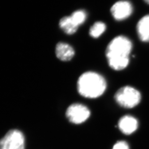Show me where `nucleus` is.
Masks as SVG:
<instances>
[{
	"instance_id": "obj_1",
	"label": "nucleus",
	"mask_w": 149,
	"mask_h": 149,
	"mask_svg": "<svg viewBox=\"0 0 149 149\" xmlns=\"http://www.w3.org/2000/svg\"><path fill=\"white\" fill-rule=\"evenodd\" d=\"M132 49V42L127 37L123 36L115 37L109 44L106 50L109 67L116 71L125 69L129 64Z\"/></svg>"
},
{
	"instance_id": "obj_6",
	"label": "nucleus",
	"mask_w": 149,
	"mask_h": 149,
	"mask_svg": "<svg viewBox=\"0 0 149 149\" xmlns=\"http://www.w3.org/2000/svg\"><path fill=\"white\" fill-rule=\"evenodd\" d=\"M111 11L116 20H123L130 16L133 12V7L129 1H120L113 4Z\"/></svg>"
},
{
	"instance_id": "obj_9",
	"label": "nucleus",
	"mask_w": 149,
	"mask_h": 149,
	"mask_svg": "<svg viewBox=\"0 0 149 149\" xmlns=\"http://www.w3.org/2000/svg\"><path fill=\"white\" fill-rule=\"evenodd\" d=\"M137 32L142 41L149 42V15L141 19L137 25Z\"/></svg>"
},
{
	"instance_id": "obj_10",
	"label": "nucleus",
	"mask_w": 149,
	"mask_h": 149,
	"mask_svg": "<svg viewBox=\"0 0 149 149\" xmlns=\"http://www.w3.org/2000/svg\"><path fill=\"white\" fill-rule=\"evenodd\" d=\"M60 27L68 35H73L77 30L79 26L73 21L70 16H67L61 19Z\"/></svg>"
},
{
	"instance_id": "obj_14",
	"label": "nucleus",
	"mask_w": 149,
	"mask_h": 149,
	"mask_svg": "<svg viewBox=\"0 0 149 149\" xmlns=\"http://www.w3.org/2000/svg\"><path fill=\"white\" fill-rule=\"evenodd\" d=\"M147 3L149 4V0H144Z\"/></svg>"
},
{
	"instance_id": "obj_3",
	"label": "nucleus",
	"mask_w": 149,
	"mask_h": 149,
	"mask_svg": "<svg viewBox=\"0 0 149 149\" xmlns=\"http://www.w3.org/2000/svg\"><path fill=\"white\" fill-rule=\"evenodd\" d=\"M141 98L139 91L131 86H124L117 91L114 95L115 100L122 107L132 109L140 103Z\"/></svg>"
},
{
	"instance_id": "obj_2",
	"label": "nucleus",
	"mask_w": 149,
	"mask_h": 149,
	"mask_svg": "<svg viewBox=\"0 0 149 149\" xmlns=\"http://www.w3.org/2000/svg\"><path fill=\"white\" fill-rule=\"evenodd\" d=\"M77 89L81 96L88 98H96L105 93L106 80L101 74L96 72H85L77 80Z\"/></svg>"
},
{
	"instance_id": "obj_7",
	"label": "nucleus",
	"mask_w": 149,
	"mask_h": 149,
	"mask_svg": "<svg viewBox=\"0 0 149 149\" xmlns=\"http://www.w3.org/2000/svg\"><path fill=\"white\" fill-rule=\"evenodd\" d=\"M138 122L135 118L130 115H125L120 118L118 122V127L125 135L133 133L138 129Z\"/></svg>"
},
{
	"instance_id": "obj_13",
	"label": "nucleus",
	"mask_w": 149,
	"mask_h": 149,
	"mask_svg": "<svg viewBox=\"0 0 149 149\" xmlns=\"http://www.w3.org/2000/svg\"><path fill=\"white\" fill-rule=\"evenodd\" d=\"M112 149H129V147L125 141H120L115 144Z\"/></svg>"
},
{
	"instance_id": "obj_4",
	"label": "nucleus",
	"mask_w": 149,
	"mask_h": 149,
	"mask_svg": "<svg viewBox=\"0 0 149 149\" xmlns=\"http://www.w3.org/2000/svg\"><path fill=\"white\" fill-rule=\"evenodd\" d=\"M25 136L17 129L9 131L0 139V149H25Z\"/></svg>"
},
{
	"instance_id": "obj_8",
	"label": "nucleus",
	"mask_w": 149,
	"mask_h": 149,
	"mask_svg": "<svg viewBox=\"0 0 149 149\" xmlns=\"http://www.w3.org/2000/svg\"><path fill=\"white\" fill-rule=\"evenodd\" d=\"M55 53L59 60L68 62L73 58L74 50L70 45L64 42H59L56 45Z\"/></svg>"
},
{
	"instance_id": "obj_11",
	"label": "nucleus",
	"mask_w": 149,
	"mask_h": 149,
	"mask_svg": "<svg viewBox=\"0 0 149 149\" xmlns=\"http://www.w3.org/2000/svg\"><path fill=\"white\" fill-rule=\"evenodd\" d=\"M106 26L103 22H96L90 29L89 33L92 37L96 38L99 37L105 32Z\"/></svg>"
},
{
	"instance_id": "obj_5",
	"label": "nucleus",
	"mask_w": 149,
	"mask_h": 149,
	"mask_svg": "<svg viewBox=\"0 0 149 149\" xmlns=\"http://www.w3.org/2000/svg\"><path fill=\"white\" fill-rule=\"evenodd\" d=\"M65 114L66 118L71 123L79 125L85 122L90 117L91 112L86 106L74 103L68 108Z\"/></svg>"
},
{
	"instance_id": "obj_12",
	"label": "nucleus",
	"mask_w": 149,
	"mask_h": 149,
	"mask_svg": "<svg viewBox=\"0 0 149 149\" xmlns=\"http://www.w3.org/2000/svg\"><path fill=\"white\" fill-rule=\"evenodd\" d=\"M74 23L79 26L84 22L87 17L86 12L83 10H77L72 13L70 16Z\"/></svg>"
}]
</instances>
